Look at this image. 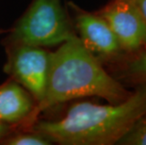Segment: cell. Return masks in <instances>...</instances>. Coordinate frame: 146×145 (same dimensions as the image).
Listing matches in <instances>:
<instances>
[{
    "label": "cell",
    "mask_w": 146,
    "mask_h": 145,
    "mask_svg": "<svg viewBox=\"0 0 146 145\" xmlns=\"http://www.w3.org/2000/svg\"><path fill=\"white\" fill-rule=\"evenodd\" d=\"M132 91L105 69L77 35L50 52L49 70L42 99L36 104L26 121L12 130H31L39 116L66 102L83 97H100L108 103L126 100Z\"/></svg>",
    "instance_id": "1"
},
{
    "label": "cell",
    "mask_w": 146,
    "mask_h": 145,
    "mask_svg": "<svg viewBox=\"0 0 146 145\" xmlns=\"http://www.w3.org/2000/svg\"><path fill=\"white\" fill-rule=\"evenodd\" d=\"M35 106L31 94L12 78L0 85V122L18 126L29 118Z\"/></svg>",
    "instance_id": "7"
},
{
    "label": "cell",
    "mask_w": 146,
    "mask_h": 145,
    "mask_svg": "<svg viewBox=\"0 0 146 145\" xmlns=\"http://www.w3.org/2000/svg\"><path fill=\"white\" fill-rule=\"evenodd\" d=\"M12 131V128L11 125L7 124L5 122H0V141H1L3 138L7 137L8 135H10Z\"/></svg>",
    "instance_id": "12"
},
{
    "label": "cell",
    "mask_w": 146,
    "mask_h": 145,
    "mask_svg": "<svg viewBox=\"0 0 146 145\" xmlns=\"http://www.w3.org/2000/svg\"><path fill=\"white\" fill-rule=\"evenodd\" d=\"M120 145H146V111L118 142Z\"/></svg>",
    "instance_id": "10"
},
{
    "label": "cell",
    "mask_w": 146,
    "mask_h": 145,
    "mask_svg": "<svg viewBox=\"0 0 146 145\" xmlns=\"http://www.w3.org/2000/svg\"><path fill=\"white\" fill-rule=\"evenodd\" d=\"M5 73L31 94L36 104L42 99L47 82L50 52L32 45L5 46Z\"/></svg>",
    "instance_id": "4"
},
{
    "label": "cell",
    "mask_w": 146,
    "mask_h": 145,
    "mask_svg": "<svg viewBox=\"0 0 146 145\" xmlns=\"http://www.w3.org/2000/svg\"><path fill=\"white\" fill-rule=\"evenodd\" d=\"M76 34L88 50L108 63L121 57L123 52L108 23L96 12H90L72 1L67 3Z\"/></svg>",
    "instance_id": "5"
},
{
    "label": "cell",
    "mask_w": 146,
    "mask_h": 145,
    "mask_svg": "<svg viewBox=\"0 0 146 145\" xmlns=\"http://www.w3.org/2000/svg\"><path fill=\"white\" fill-rule=\"evenodd\" d=\"M5 145H51L48 138L34 130H12L0 141Z\"/></svg>",
    "instance_id": "9"
},
{
    "label": "cell",
    "mask_w": 146,
    "mask_h": 145,
    "mask_svg": "<svg viewBox=\"0 0 146 145\" xmlns=\"http://www.w3.org/2000/svg\"><path fill=\"white\" fill-rule=\"evenodd\" d=\"M128 1L135 6V8L141 13L144 22L146 23V0H128Z\"/></svg>",
    "instance_id": "11"
},
{
    "label": "cell",
    "mask_w": 146,
    "mask_h": 145,
    "mask_svg": "<svg viewBox=\"0 0 146 145\" xmlns=\"http://www.w3.org/2000/svg\"><path fill=\"white\" fill-rule=\"evenodd\" d=\"M8 32V29H4V28H0V35L1 34H6Z\"/></svg>",
    "instance_id": "13"
},
{
    "label": "cell",
    "mask_w": 146,
    "mask_h": 145,
    "mask_svg": "<svg viewBox=\"0 0 146 145\" xmlns=\"http://www.w3.org/2000/svg\"><path fill=\"white\" fill-rule=\"evenodd\" d=\"M2 44L50 47L76 35L61 0H32L24 14L8 29Z\"/></svg>",
    "instance_id": "3"
},
{
    "label": "cell",
    "mask_w": 146,
    "mask_h": 145,
    "mask_svg": "<svg viewBox=\"0 0 146 145\" xmlns=\"http://www.w3.org/2000/svg\"><path fill=\"white\" fill-rule=\"evenodd\" d=\"M146 111V86H139L126 100L98 105L78 102L58 120L37 121L31 130L60 145H113Z\"/></svg>",
    "instance_id": "2"
},
{
    "label": "cell",
    "mask_w": 146,
    "mask_h": 145,
    "mask_svg": "<svg viewBox=\"0 0 146 145\" xmlns=\"http://www.w3.org/2000/svg\"><path fill=\"white\" fill-rule=\"evenodd\" d=\"M108 23L123 53L146 50V23L128 0H110L96 11Z\"/></svg>",
    "instance_id": "6"
},
{
    "label": "cell",
    "mask_w": 146,
    "mask_h": 145,
    "mask_svg": "<svg viewBox=\"0 0 146 145\" xmlns=\"http://www.w3.org/2000/svg\"><path fill=\"white\" fill-rule=\"evenodd\" d=\"M117 80L134 87L146 86V50L132 54L123 53L110 62L105 63Z\"/></svg>",
    "instance_id": "8"
}]
</instances>
